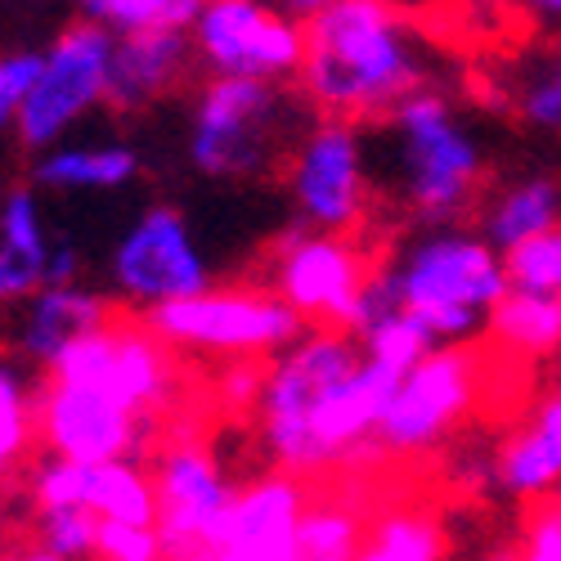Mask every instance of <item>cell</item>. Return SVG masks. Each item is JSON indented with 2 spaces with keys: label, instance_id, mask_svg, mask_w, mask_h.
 Listing matches in <instances>:
<instances>
[{
  "label": "cell",
  "instance_id": "6da1fadb",
  "mask_svg": "<svg viewBox=\"0 0 561 561\" xmlns=\"http://www.w3.org/2000/svg\"><path fill=\"white\" fill-rule=\"evenodd\" d=\"M413 27L378 0H323L306 23V100L329 122L387 117L423 90Z\"/></svg>",
  "mask_w": 561,
  "mask_h": 561
},
{
  "label": "cell",
  "instance_id": "7a4b0ae2",
  "mask_svg": "<svg viewBox=\"0 0 561 561\" xmlns=\"http://www.w3.org/2000/svg\"><path fill=\"white\" fill-rule=\"evenodd\" d=\"M387 278L400 310H409L432 333L436 351H462L472 337L490 333V314L507 297L503 256L481 239V229H432L413 239Z\"/></svg>",
  "mask_w": 561,
  "mask_h": 561
},
{
  "label": "cell",
  "instance_id": "3957f363",
  "mask_svg": "<svg viewBox=\"0 0 561 561\" xmlns=\"http://www.w3.org/2000/svg\"><path fill=\"white\" fill-rule=\"evenodd\" d=\"M364 351L342 329H314L284 355H274L256 391L261 445L274 458V472L314 477V432L333 396L355 378Z\"/></svg>",
  "mask_w": 561,
  "mask_h": 561
},
{
  "label": "cell",
  "instance_id": "277c9868",
  "mask_svg": "<svg viewBox=\"0 0 561 561\" xmlns=\"http://www.w3.org/2000/svg\"><path fill=\"white\" fill-rule=\"evenodd\" d=\"M391 130V171L396 190L413 207L417 220L445 229L472 207L481 190L485 153L477 135L458 122L445 95L436 90H413L387 113Z\"/></svg>",
  "mask_w": 561,
  "mask_h": 561
},
{
  "label": "cell",
  "instance_id": "5b68a950",
  "mask_svg": "<svg viewBox=\"0 0 561 561\" xmlns=\"http://www.w3.org/2000/svg\"><path fill=\"white\" fill-rule=\"evenodd\" d=\"M139 319L167 346L239 355L248 364L256 355H284L310 333L306 319L284 297L256 293V288H207L190 301L158 306Z\"/></svg>",
  "mask_w": 561,
  "mask_h": 561
},
{
  "label": "cell",
  "instance_id": "8992f818",
  "mask_svg": "<svg viewBox=\"0 0 561 561\" xmlns=\"http://www.w3.org/2000/svg\"><path fill=\"white\" fill-rule=\"evenodd\" d=\"M288 95L270 81L211 77L190 122V162L207 180H243L270 167L284 139Z\"/></svg>",
  "mask_w": 561,
  "mask_h": 561
},
{
  "label": "cell",
  "instance_id": "52a82bcc",
  "mask_svg": "<svg viewBox=\"0 0 561 561\" xmlns=\"http://www.w3.org/2000/svg\"><path fill=\"white\" fill-rule=\"evenodd\" d=\"M153 485L167 561H220L229 548L233 503H239V485L220 472V462L203 445L180 440L162 449Z\"/></svg>",
  "mask_w": 561,
  "mask_h": 561
},
{
  "label": "cell",
  "instance_id": "ba28073f",
  "mask_svg": "<svg viewBox=\"0 0 561 561\" xmlns=\"http://www.w3.org/2000/svg\"><path fill=\"white\" fill-rule=\"evenodd\" d=\"M50 382L95 391L149 423V413L167 404L175 373H171L167 342H158L145 329V319L135 323L108 319L104 329L85 333L64 351V359L50 368Z\"/></svg>",
  "mask_w": 561,
  "mask_h": 561
},
{
  "label": "cell",
  "instance_id": "9c48e42d",
  "mask_svg": "<svg viewBox=\"0 0 561 561\" xmlns=\"http://www.w3.org/2000/svg\"><path fill=\"white\" fill-rule=\"evenodd\" d=\"M113 50H117V36L95 23L68 27L50 50H45L41 77L23 104V117H19V139L27 149H41V153L59 149V139L90 108L108 100Z\"/></svg>",
  "mask_w": 561,
  "mask_h": 561
},
{
  "label": "cell",
  "instance_id": "30bf717a",
  "mask_svg": "<svg viewBox=\"0 0 561 561\" xmlns=\"http://www.w3.org/2000/svg\"><path fill=\"white\" fill-rule=\"evenodd\" d=\"M194 50L211 77L233 81H288L306 68V27L278 5L256 0H211L194 23Z\"/></svg>",
  "mask_w": 561,
  "mask_h": 561
},
{
  "label": "cell",
  "instance_id": "8fae6325",
  "mask_svg": "<svg viewBox=\"0 0 561 561\" xmlns=\"http://www.w3.org/2000/svg\"><path fill=\"white\" fill-rule=\"evenodd\" d=\"M113 284L139 310L190 301L211 288V265L175 207H149L113 248Z\"/></svg>",
  "mask_w": 561,
  "mask_h": 561
},
{
  "label": "cell",
  "instance_id": "7c38bea8",
  "mask_svg": "<svg viewBox=\"0 0 561 561\" xmlns=\"http://www.w3.org/2000/svg\"><path fill=\"white\" fill-rule=\"evenodd\" d=\"M274 297H284L301 319L306 329H342L364 293V284L373 278L368 256L337 233H310L306 225L288 229L284 239L274 243Z\"/></svg>",
  "mask_w": 561,
  "mask_h": 561
},
{
  "label": "cell",
  "instance_id": "4fadbf2b",
  "mask_svg": "<svg viewBox=\"0 0 561 561\" xmlns=\"http://www.w3.org/2000/svg\"><path fill=\"white\" fill-rule=\"evenodd\" d=\"M477 400V355L472 351H432L423 364H413L391 409L378 427V445L387 454H427L436 449Z\"/></svg>",
  "mask_w": 561,
  "mask_h": 561
},
{
  "label": "cell",
  "instance_id": "5bb4252c",
  "mask_svg": "<svg viewBox=\"0 0 561 561\" xmlns=\"http://www.w3.org/2000/svg\"><path fill=\"white\" fill-rule=\"evenodd\" d=\"M293 203L297 225L310 233H337L364 216V145L351 122H319L293 158Z\"/></svg>",
  "mask_w": 561,
  "mask_h": 561
},
{
  "label": "cell",
  "instance_id": "9a60e30c",
  "mask_svg": "<svg viewBox=\"0 0 561 561\" xmlns=\"http://www.w3.org/2000/svg\"><path fill=\"white\" fill-rule=\"evenodd\" d=\"M36 440L50 458L85 467L135 462V454L149 440V423L95 391L45 382V391H36Z\"/></svg>",
  "mask_w": 561,
  "mask_h": 561
},
{
  "label": "cell",
  "instance_id": "2e32d148",
  "mask_svg": "<svg viewBox=\"0 0 561 561\" xmlns=\"http://www.w3.org/2000/svg\"><path fill=\"white\" fill-rule=\"evenodd\" d=\"M306 485L288 472H261L239 490L229 517V561H293L306 517Z\"/></svg>",
  "mask_w": 561,
  "mask_h": 561
},
{
  "label": "cell",
  "instance_id": "e0dca14e",
  "mask_svg": "<svg viewBox=\"0 0 561 561\" xmlns=\"http://www.w3.org/2000/svg\"><path fill=\"white\" fill-rule=\"evenodd\" d=\"M194 32H135L117 36L113 68H108V104L113 108H145L162 100L180 77L190 72Z\"/></svg>",
  "mask_w": 561,
  "mask_h": 561
},
{
  "label": "cell",
  "instance_id": "ac0fdd59",
  "mask_svg": "<svg viewBox=\"0 0 561 561\" xmlns=\"http://www.w3.org/2000/svg\"><path fill=\"white\" fill-rule=\"evenodd\" d=\"M108 319L113 314H108L100 293H90V288H41L19 314L14 346H19L23 359L55 368L72 342L104 329Z\"/></svg>",
  "mask_w": 561,
  "mask_h": 561
},
{
  "label": "cell",
  "instance_id": "d6986e66",
  "mask_svg": "<svg viewBox=\"0 0 561 561\" xmlns=\"http://www.w3.org/2000/svg\"><path fill=\"white\" fill-rule=\"evenodd\" d=\"M557 225H561V190L552 180L535 175V180H522V184H512V190H503L485 207L481 239L499 256H507V252L526 248L530 239H539V233H548Z\"/></svg>",
  "mask_w": 561,
  "mask_h": 561
},
{
  "label": "cell",
  "instance_id": "ffe728a7",
  "mask_svg": "<svg viewBox=\"0 0 561 561\" xmlns=\"http://www.w3.org/2000/svg\"><path fill=\"white\" fill-rule=\"evenodd\" d=\"M81 507L117 526H158V485L139 462H100L85 467Z\"/></svg>",
  "mask_w": 561,
  "mask_h": 561
},
{
  "label": "cell",
  "instance_id": "44dd1931",
  "mask_svg": "<svg viewBox=\"0 0 561 561\" xmlns=\"http://www.w3.org/2000/svg\"><path fill=\"white\" fill-rule=\"evenodd\" d=\"M139 171L135 149L126 145H104V149H50L32 167V180L45 190L64 194H95V190H122Z\"/></svg>",
  "mask_w": 561,
  "mask_h": 561
},
{
  "label": "cell",
  "instance_id": "7402d4cb",
  "mask_svg": "<svg viewBox=\"0 0 561 561\" xmlns=\"http://www.w3.org/2000/svg\"><path fill=\"white\" fill-rule=\"evenodd\" d=\"M499 481H503L507 494L530 499V503H543V499L561 494V440L530 417L522 432H512L503 440Z\"/></svg>",
  "mask_w": 561,
  "mask_h": 561
},
{
  "label": "cell",
  "instance_id": "603a6c76",
  "mask_svg": "<svg viewBox=\"0 0 561 561\" xmlns=\"http://www.w3.org/2000/svg\"><path fill=\"white\" fill-rule=\"evenodd\" d=\"M355 561H445V526L423 507H391L364 526Z\"/></svg>",
  "mask_w": 561,
  "mask_h": 561
},
{
  "label": "cell",
  "instance_id": "cb8c5ba5",
  "mask_svg": "<svg viewBox=\"0 0 561 561\" xmlns=\"http://www.w3.org/2000/svg\"><path fill=\"white\" fill-rule=\"evenodd\" d=\"M490 337L522 355H548L561 346V301L557 297H526L507 293L490 314Z\"/></svg>",
  "mask_w": 561,
  "mask_h": 561
},
{
  "label": "cell",
  "instance_id": "d4e9b609",
  "mask_svg": "<svg viewBox=\"0 0 561 561\" xmlns=\"http://www.w3.org/2000/svg\"><path fill=\"white\" fill-rule=\"evenodd\" d=\"M203 5L198 0H85L81 23H95L113 36L135 32H194Z\"/></svg>",
  "mask_w": 561,
  "mask_h": 561
},
{
  "label": "cell",
  "instance_id": "484cf974",
  "mask_svg": "<svg viewBox=\"0 0 561 561\" xmlns=\"http://www.w3.org/2000/svg\"><path fill=\"white\" fill-rule=\"evenodd\" d=\"M364 539L359 512L342 499H319L306 507L297 530V561H355Z\"/></svg>",
  "mask_w": 561,
  "mask_h": 561
},
{
  "label": "cell",
  "instance_id": "4316f807",
  "mask_svg": "<svg viewBox=\"0 0 561 561\" xmlns=\"http://www.w3.org/2000/svg\"><path fill=\"white\" fill-rule=\"evenodd\" d=\"M355 342H359V351H364V359H373V364H387V368H396L400 378L413 368V364H423L432 351H436V342H432V333L417 323L409 310H387V314H378L373 323H364V329L355 333Z\"/></svg>",
  "mask_w": 561,
  "mask_h": 561
},
{
  "label": "cell",
  "instance_id": "83f0119b",
  "mask_svg": "<svg viewBox=\"0 0 561 561\" xmlns=\"http://www.w3.org/2000/svg\"><path fill=\"white\" fill-rule=\"evenodd\" d=\"M36 440V396L27 391L23 368L0 359V477L14 472Z\"/></svg>",
  "mask_w": 561,
  "mask_h": 561
},
{
  "label": "cell",
  "instance_id": "f1b7e54d",
  "mask_svg": "<svg viewBox=\"0 0 561 561\" xmlns=\"http://www.w3.org/2000/svg\"><path fill=\"white\" fill-rule=\"evenodd\" d=\"M507 274V293H526V297H557L561 301V225L530 239L526 248L503 256Z\"/></svg>",
  "mask_w": 561,
  "mask_h": 561
},
{
  "label": "cell",
  "instance_id": "f546056e",
  "mask_svg": "<svg viewBox=\"0 0 561 561\" xmlns=\"http://www.w3.org/2000/svg\"><path fill=\"white\" fill-rule=\"evenodd\" d=\"M36 548L55 552L64 561H90L100 552V517L85 507H50V512H36Z\"/></svg>",
  "mask_w": 561,
  "mask_h": 561
},
{
  "label": "cell",
  "instance_id": "4dcf8cb0",
  "mask_svg": "<svg viewBox=\"0 0 561 561\" xmlns=\"http://www.w3.org/2000/svg\"><path fill=\"white\" fill-rule=\"evenodd\" d=\"M517 113L535 130H561V45L526 68L517 85Z\"/></svg>",
  "mask_w": 561,
  "mask_h": 561
},
{
  "label": "cell",
  "instance_id": "1f68e13d",
  "mask_svg": "<svg viewBox=\"0 0 561 561\" xmlns=\"http://www.w3.org/2000/svg\"><path fill=\"white\" fill-rule=\"evenodd\" d=\"M0 248H14L23 256H41L50 261V239H45V220H41V203L27 184H14L0 203Z\"/></svg>",
  "mask_w": 561,
  "mask_h": 561
},
{
  "label": "cell",
  "instance_id": "d6a6232c",
  "mask_svg": "<svg viewBox=\"0 0 561 561\" xmlns=\"http://www.w3.org/2000/svg\"><path fill=\"white\" fill-rule=\"evenodd\" d=\"M45 55L41 50H14V55H0V135L10 126H19L23 104L32 95V85L41 77Z\"/></svg>",
  "mask_w": 561,
  "mask_h": 561
},
{
  "label": "cell",
  "instance_id": "836d02e7",
  "mask_svg": "<svg viewBox=\"0 0 561 561\" xmlns=\"http://www.w3.org/2000/svg\"><path fill=\"white\" fill-rule=\"evenodd\" d=\"M95 561H167L158 526H117L100 522V552Z\"/></svg>",
  "mask_w": 561,
  "mask_h": 561
},
{
  "label": "cell",
  "instance_id": "e575fe53",
  "mask_svg": "<svg viewBox=\"0 0 561 561\" xmlns=\"http://www.w3.org/2000/svg\"><path fill=\"white\" fill-rule=\"evenodd\" d=\"M517 552H522V561H561V494L530 507Z\"/></svg>",
  "mask_w": 561,
  "mask_h": 561
},
{
  "label": "cell",
  "instance_id": "d590c367",
  "mask_svg": "<svg viewBox=\"0 0 561 561\" xmlns=\"http://www.w3.org/2000/svg\"><path fill=\"white\" fill-rule=\"evenodd\" d=\"M81 278V252L72 239L50 243V261H45V288H77Z\"/></svg>",
  "mask_w": 561,
  "mask_h": 561
},
{
  "label": "cell",
  "instance_id": "8d00e7d4",
  "mask_svg": "<svg viewBox=\"0 0 561 561\" xmlns=\"http://www.w3.org/2000/svg\"><path fill=\"white\" fill-rule=\"evenodd\" d=\"M535 423L539 427H548L557 440H561V391H552L543 404H539V413H535Z\"/></svg>",
  "mask_w": 561,
  "mask_h": 561
},
{
  "label": "cell",
  "instance_id": "74e56055",
  "mask_svg": "<svg viewBox=\"0 0 561 561\" xmlns=\"http://www.w3.org/2000/svg\"><path fill=\"white\" fill-rule=\"evenodd\" d=\"M535 14H539L543 23H552V27H557V23H561V0H552V5H535Z\"/></svg>",
  "mask_w": 561,
  "mask_h": 561
},
{
  "label": "cell",
  "instance_id": "f35d334b",
  "mask_svg": "<svg viewBox=\"0 0 561 561\" xmlns=\"http://www.w3.org/2000/svg\"><path fill=\"white\" fill-rule=\"evenodd\" d=\"M19 561H64V557H55V552H45V548H36V543H32V548H27Z\"/></svg>",
  "mask_w": 561,
  "mask_h": 561
},
{
  "label": "cell",
  "instance_id": "ab89813d",
  "mask_svg": "<svg viewBox=\"0 0 561 561\" xmlns=\"http://www.w3.org/2000/svg\"><path fill=\"white\" fill-rule=\"evenodd\" d=\"M5 522H10V499H5V485H0V535H5Z\"/></svg>",
  "mask_w": 561,
  "mask_h": 561
},
{
  "label": "cell",
  "instance_id": "60d3db41",
  "mask_svg": "<svg viewBox=\"0 0 561 561\" xmlns=\"http://www.w3.org/2000/svg\"><path fill=\"white\" fill-rule=\"evenodd\" d=\"M494 561H522V552H499Z\"/></svg>",
  "mask_w": 561,
  "mask_h": 561
},
{
  "label": "cell",
  "instance_id": "b9f144b4",
  "mask_svg": "<svg viewBox=\"0 0 561 561\" xmlns=\"http://www.w3.org/2000/svg\"><path fill=\"white\" fill-rule=\"evenodd\" d=\"M220 561H229V557H220Z\"/></svg>",
  "mask_w": 561,
  "mask_h": 561
},
{
  "label": "cell",
  "instance_id": "7bdbcfd3",
  "mask_svg": "<svg viewBox=\"0 0 561 561\" xmlns=\"http://www.w3.org/2000/svg\"><path fill=\"white\" fill-rule=\"evenodd\" d=\"M293 561H297V557H293Z\"/></svg>",
  "mask_w": 561,
  "mask_h": 561
}]
</instances>
